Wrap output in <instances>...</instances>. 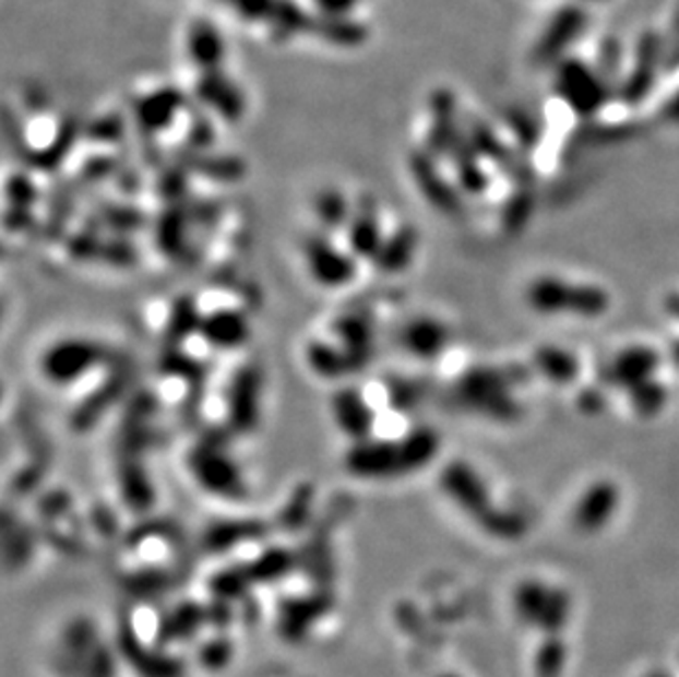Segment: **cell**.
Instances as JSON below:
<instances>
[{"instance_id":"cell-8","label":"cell","mask_w":679,"mask_h":677,"mask_svg":"<svg viewBox=\"0 0 679 677\" xmlns=\"http://www.w3.org/2000/svg\"><path fill=\"white\" fill-rule=\"evenodd\" d=\"M442 490L466 513L477 518L479 522L492 511L488 503V490L481 477L466 462H451L440 477Z\"/></svg>"},{"instance_id":"cell-2","label":"cell","mask_w":679,"mask_h":677,"mask_svg":"<svg viewBox=\"0 0 679 677\" xmlns=\"http://www.w3.org/2000/svg\"><path fill=\"white\" fill-rule=\"evenodd\" d=\"M344 462L348 473L361 479H392L418 471L405 433L401 438L372 436L353 442Z\"/></svg>"},{"instance_id":"cell-6","label":"cell","mask_w":679,"mask_h":677,"mask_svg":"<svg viewBox=\"0 0 679 677\" xmlns=\"http://www.w3.org/2000/svg\"><path fill=\"white\" fill-rule=\"evenodd\" d=\"M190 468L199 484L225 499L245 495V482L238 464L218 447L201 444L190 453Z\"/></svg>"},{"instance_id":"cell-23","label":"cell","mask_w":679,"mask_h":677,"mask_svg":"<svg viewBox=\"0 0 679 677\" xmlns=\"http://www.w3.org/2000/svg\"><path fill=\"white\" fill-rule=\"evenodd\" d=\"M314 212L319 214V221L323 223V227H346L353 214V205H348L342 192L325 190L317 197Z\"/></svg>"},{"instance_id":"cell-5","label":"cell","mask_w":679,"mask_h":677,"mask_svg":"<svg viewBox=\"0 0 679 677\" xmlns=\"http://www.w3.org/2000/svg\"><path fill=\"white\" fill-rule=\"evenodd\" d=\"M301 253L310 277L323 288H344L357 275V258L350 251H342L321 234L306 238Z\"/></svg>"},{"instance_id":"cell-22","label":"cell","mask_w":679,"mask_h":677,"mask_svg":"<svg viewBox=\"0 0 679 677\" xmlns=\"http://www.w3.org/2000/svg\"><path fill=\"white\" fill-rule=\"evenodd\" d=\"M416 179H418V186L420 190L427 194V199L442 212H449V214H455L460 212V201L457 197L453 194V190L436 177V173L431 169V165L418 161L416 163Z\"/></svg>"},{"instance_id":"cell-20","label":"cell","mask_w":679,"mask_h":677,"mask_svg":"<svg viewBox=\"0 0 679 677\" xmlns=\"http://www.w3.org/2000/svg\"><path fill=\"white\" fill-rule=\"evenodd\" d=\"M657 58H659V45L657 40L651 36V38H644V43L640 45V51H638V64H635V71L631 73L627 86H624V97L629 102H640L648 86L653 84V78H655V64H657Z\"/></svg>"},{"instance_id":"cell-3","label":"cell","mask_w":679,"mask_h":677,"mask_svg":"<svg viewBox=\"0 0 679 677\" xmlns=\"http://www.w3.org/2000/svg\"><path fill=\"white\" fill-rule=\"evenodd\" d=\"M528 301L539 312H574L600 317L609 310V295L589 284H570L557 277H541L531 284Z\"/></svg>"},{"instance_id":"cell-14","label":"cell","mask_w":679,"mask_h":677,"mask_svg":"<svg viewBox=\"0 0 679 677\" xmlns=\"http://www.w3.org/2000/svg\"><path fill=\"white\" fill-rule=\"evenodd\" d=\"M199 334H203L205 342L218 351H234L249 339V319L236 308H218L203 314Z\"/></svg>"},{"instance_id":"cell-26","label":"cell","mask_w":679,"mask_h":677,"mask_svg":"<svg viewBox=\"0 0 679 677\" xmlns=\"http://www.w3.org/2000/svg\"><path fill=\"white\" fill-rule=\"evenodd\" d=\"M666 117H668L670 121H679V95L666 106Z\"/></svg>"},{"instance_id":"cell-9","label":"cell","mask_w":679,"mask_h":677,"mask_svg":"<svg viewBox=\"0 0 679 677\" xmlns=\"http://www.w3.org/2000/svg\"><path fill=\"white\" fill-rule=\"evenodd\" d=\"M559 95L579 112L592 115L605 102V84L585 64L565 62L559 73Z\"/></svg>"},{"instance_id":"cell-16","label":"cell","mask_w":679,"mask_h":677,"mask_svg":"<svg viewBox=\"0 0 679 677\" xmlns=\"http://www.w3.org/2000/svg\"><path fill=\"white\" fill-rule=\"evenodd\" d=\"M618 506V488L611 482L594 484L576 506L574 522L583 531L600 528Z\"/></svg>"},{"instance_id":"cell-21","label":"cell","mask_w":679,"mask_h":677,"mask_svg":"<svg viewBox=\"0 0 679 677\" xmlns=\"http://www.w3.org/2000/svg\"><path fill=\"white\" fill-rule=\"evenodd\" d=\"M535 364L544 377H548L550 381L561 383V385H568L579 377V361L561 348L548 346V348L537 351Z\"/></svg>"},{"instance_id":"cell-7","label":"cell","mask_w":679,"mask_h":677,"mask_svg":"<svg viewBox=\"0 0 679 677\" xmlns=\"http://www.w3.org/2000/svg\"><path fill=\"white\" fill-rule=\"evenodd\" d=\"M332 418L353 442H361L374 436L377 409L359 388H342L330 403Z\"/></svg>"},{"instance_id":"cell-19","label":"cell","mask_w":679,"mask_h":677,"mask_svg":"<svg viewBox=\"0 0 679 677\" xmlns=\"http://www.w3.org/2000/svg\"><path fill=\"white\" fill-rule=\"evenodd\" d=\"M418 245L416 229L409 225H403L398 231H394L390 238H385L379 256L374 258L381 273H401L409 266L414 260Z\"/></svg>"},{"instance_id":"cell-28","label":"cell","mask_w":679,"mask_h":677,"mask_svg":"<svg viewBox=\"0 0 679 677\" xmlns=\"http://www.w3.org/2000/svg\"><path fill=\"white\" fill-rule=\"evenodd\" d=\"M675 43H679V14H677V23H675Z\"/></svg>"},{"instance_id":"cell-18","label":"cell","mask_w":679,"mask_h":677,"mask_svg":"<svg viewBox=\"0 0 679 677\" xmlns=\"http://www.w3.org/2000/svg\"><path fill=\"white\" fill-rule=\"evenodd\" d=\"M583 23H585L583 12H579V10H565V12H561V14L552 21V25H550L548 34L544 36L541 45L537 47V54H535L537 60H539V62H552V60H557V58L561 56V51H565V49L570 47L572 38L581 32Z\"/></svg>"},{"instance_id":"cell-25","label":"cell","mask_w":679,"mask_h":677,"mask_svg":"<svg viewBox=\"0 0 679 677\" xmlns=\"http://www.w3.org/2000/svg\"><path fill=\"white\" fill-rule=\"evenodd\" d=\"M579 407H581L583 412L598 414V412L605 407V399H603V394L596 392V390H585V392L581 394V399H579Z\"/></svg>"},{"instance_id":"cell-15","label":"cell","mask_w":679,"mask_h":677,"mask_svg":"<svg viewBox=\"0 0 679 677\" xmlns=\"http://www.w3.org/2000/svg\"><path fill=\"white\" fill-rule=\"evenodd\" d=\"M657 366H659V355L655 351L638 346L616 357V361L603 372V379L609 385L631 390L644 381H651Z\"/></svg>"},{"instance_id":"cell-10","label":"cell","mask_w":679,"mask_h":677,"mask_svg":"<svg viewBox=\"0 0 679 677\" xmlns=\"http://www.w3.org/2000/svg\"><path fill=\"white\" fill-rule=\"evenodd\" d=\"M398 344L407 355L420 361H433L444 353L449 344V330L442 321L433 317H414L401 328Z\"/></svg>"},{"instance_id":"cell-24","label":"cell","mask_w":679,"mask_h":677,"mask_svg":"<svg viewBox=\"0 0 679 677\" xmlns=\"http://www.w3.org/2000/svg\"><path fill=\"white\" fill-rule=\"evenodd\" d=\"M631 394V403L633 407L642 414V416H655L664 405H666V390L655 383L653 379L651 381H644L635 388L629 390Z\"/></svg>"},{"instance_id":"cell-29","label":"cell","mask_w":679,"mask_h":677,"mask_svg":"<svg viewBox=\"0 0 679 677\" xmlns=\"http://www.w3.org/2000/svg\"><path fill=\"white\" fill-rule=\"evenodd\" d=\"M672 355H675V361H677V364H679V344H677V346H675V348H672Z\"/></svg>"},{"instance_id":"cell-1","label":"cell","mask_w":679,"mask_h":677,"mask_svg":"<svg viewBox=\"0 0 679 677\" xmlns=\"http://www.w3.org/2000/svg\"><path fill=\"white\" fill-rule=\"evenodd\" d=\"M524 372L520 370H490V368H477L470 370L457 385L455 396L460 403L473 412H479L484 416L497 418V420H513L520 416V405L511 396V390Z\"/></svg>"},{"instance_id":"cell-13","label":"cell","mask_w":679,"mask_h":677,"mask_svg":"<svg viewBox=\"0 0 679 677\" xmlns=\"http://www.w3.org/2000/svg\"><path fill=\"white\" fill-rule=\"evenodd\" d=\"M346 236L350 253L355 258L374 260L379 256L385 236L381 229V216L374 201H361L357 207H353V214L346 225Z\"/></svg>"},{"instance_id":"cell-11","label":"cell","mask_w":679,"mask_h":677,"mask_svg":"<svg viewBox=\"0 0 679 677\" xmlns=\"http://www.w3.org/2000/svg\"><path fill=\"white\" fill-rule=\"evenodd\" d=\"M260 372L251 366H245L236 372L229 399H227V416L231 429L236 431H251L258 423L260 414Z\"/></svg>"},{"instance_id":"cell-4","label":"cell","mask_w":679,"mask_h":677,"mask_svg":"<svg viewBox=\"0 0 679 677\" xmlns=\"http://www.w3.org/2000/svg\"><path fill=\"white\" fill-rule=\"evenodd\" d=\"M106 361V348L91 339L73 336L53 344L40 361V370L47 381L56 385H71L93 372Z\"/></svg>"},{"instance_id":"cell-17","label":"cell","mask_w":679,"mask_h":677,"mask_svg":"<svg viewBox=\"0 0 679 677\" xmlns=\"http://www.w3.org/2000/svg\"><path fill=\"white\" fill-rule=\"evenodd\" d=\"M306 361L314 372V377L327 381L342 379L348 372H355L350 359L346 357L342 346L334 344V339L332 342H327V339H314V342H310L306 348Z\"/></svg>"},{"instance_id":"cell-27","label":"cell","mask_w":679,"mask_h":677,"mask_svg":"<svg viewBox=\"0 0 679 677\" xmlns=\"http://www.w3.org/2000/svg\"><path fill=\"white\" fill-rule=\"evenodd\" d=\"M666 308H668L675 317H679V297H677V295H675V297H670V299H668V304H666Z\"/></svg>"},{"instance_id":"cell-12","label":"cell","mask_w":679,"mask_h":677,"mask_svg":"<svg viewBox=\"0 0 679 677\" xmlns=\"http://www.w3.org/2000/svg\"><path fill=\"white\" fill-rule=\"evenodd\" d=\"M334 342L342 346L346 357L353 364V370H361L372 359L374 346V330L372 321L359 312H348L336 317L332 323Z\"/></svg>"}]
</instances>
